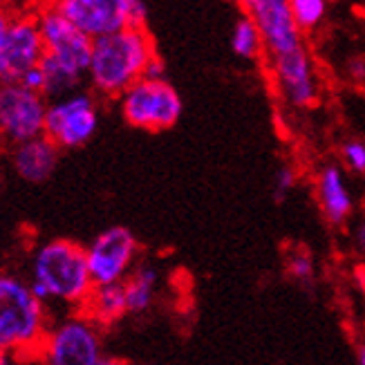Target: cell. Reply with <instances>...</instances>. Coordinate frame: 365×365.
Instances as JSON below:
<instances>
[{"instance_id": "44dd1931", "label": "cell", "mask_w": 365, "mask_h": 365, "mask_svg": "<svg viewBox=\"0 0 365 365\" xmlns=\"http://www.w3.org/2000/svg\"><path fill=\"white\" fill-rule=\"evenodd\" d=\"M287 272L298 282H309L314 278V274H316V262L312 258V253H307V251H294V253H289Z\"/></svg>"}, {"instance_id": "52a82bcc", "label": "cell", "mask_w": 365, "mask_h": 365, "mask_svg": "<svg viewBox=\"0 0 365 365\" xmlns=\"http://www.w3.org/2000/svg\"><path fill=\"white\" fill-rule=\"evenodd\" d=\"M45 94L29 90L21 81H0V135L9 144L45 135Z\"/></svg>"}, {"instance_id": "6da1fadb", "label": "cell", "mask_w": 365, "mask_h": 365, "mask_svg": "<svg viewBox=\"0 0 365 365\" xmlns=\"http://www.w3.org/2000/svg\"><path fill=\"white\" fill-rule=\"evenodd\" d=\"M155 43L146 27H123L94 38L88 78L92 88L106 97H121L146 74L155 56Z\"/></svg>"}, {"instance_id": "4316f807", "label": "cell", "mask_w": 365, "mask_h": 365, "mask_svg": "<svg viewBox=\"0 0 365 365\" xmlns=\"http://www.w3.org/2000/svg\"><path fill=\"white\" fill-rule=\"evenodd\" d=\"M347 72H350L354 81H365V58L354 56L350 63H347Z\"/></svg>"}, {"instance_id": "f546056e", "label": "cell", "mask_w": 365, "mask_h": 365, "mask_svg": "<svg viewBox=\"0 0 365 365\" xmlns=\"http://www.w3.org/2000/svg\"><path fill=\"white\" fill-rule=\"evenodd\" d=\"M237 3H240V5H245V7L249 9L251 5H256V3H258V0H237Z\"/></svg>"}, {"instance_id": "8fae6325", "label": "cell", "mask_w": 365, "mask_h": 365, "mask_svg": "<svg viewBox=\"0 0 365 365\" xmlns=\"http://www.w3.org/2000/svg\"><path fill=\"white\" fill-rule=\"evenodd\" d=\"M272 76L280 97L294 108H312L319 101V76L305 45L272 56Z\"/></svg>"}, {"instance_id": "7c38bea8", "label": "cell", "mask_w": 365, "mask_h": 365, "mask_svg": "<svg viewBox=\"0 0 365 365\" xmlns=\"http://www.w3.org/2000/svg\"><path fill=\"white\" fill-rule=\"evenodd\" d=\"M45 56V43L38 16H14L3 58V76L0 81H19V78L36 68Z\"/></svg>"}, {"instance_id": "7a4b0ae2", "label": "cell", "mask_w": 365, "mask_h": 365, "mask_svg": "<svg viewBox=\"0 0 365 365\" xmlns=\"http://www.w3.org/2000/svg\"><path fill=\"white\" fill-rule=\"evenodd\" d=\"M29 284L43 303L56 300L81 307L94 287L86 249L63 237L41 245L31 260Z\"/></svg>"}, {"instance_id": "ba28073f", "label": "cell", "mask_w": 365, "mask_h": 365, "mask_svg": "<svg viewBox=\"0 0 365 365\" xmlns=\"http://www.w3.org/2000/svg\"><path fill=\"white\" fill-rule=\"evenodd\" d=\"M99 128V113L92 94L70 92L47 106L45 135L58 148H78L88 144Z\"/></svg>"}, {"instance_id": "cb8c5ba5", "label": "cell", "mask_w": 365, "mask_h": 365, "mask_svg": "<svg viewBox=\"0 0 365 365\" xmlns=\"http://www.w3.org/2000/svg\"><path fill=\"white\" fill-rule=\"evenodd\" d=\"M14 16L5 3H0V76H3V58H5V43H7V34H9V27Z\"/></svg>"}, {"instance_id": "5b68a950", "label": "cell", "mask_w": 365, "mask_h": 365, "mask_svg": "<svg viewBox=\"0 0 365 365\" xmlns=\"http://www.w3.org/2000/svg\"><path fill=\"white\" fill-rule=\"evenodd\" d=\"M54 5L92 38L123 27H146L148 19L144 0H56Z\"/></svg>"}, {"instance_id": "7402d4cb", "label": "cell", "mask_w": 365, "mask_h": 365, "mask_svg": "<svg viewBox=\"0 0 365 365\" xmlns=\"http://www.w3.org/2000/svg\"><path fill=\"white\" fill-rule=\"evenodd\" d=\"M341 155H343L345 166L352 173H356V175H365V141H359V139L345 141L343 148H341Z\"/></svg>"}, {"instance_id": "e0dca14e", "label": "cell", "mask_w": 365, "mask_h": 365, "mask_svg": "<svg viewBox=\"0 0 365 365\" xmlns=\"http://www.w3.org/2000/svg\"><path fill=\"white\" fill-rule=\"evenodd\" d=\"M157 282H160V274L153 264H139L133 274H128V278L123 280V287L130 314H144L153 305Z\"/></svg>"}, {"instance_id": "4fadbf2b", "label": "cell", "mask_w": 365, "mask_h": 365, "mask_svg": "<svg viewBox=\"0 0 365 365\" xmlns=\"http://www.w3.org/2000/svg\"><path fill=\"white\" fill-rule=\"evenodd\" d=\"M269 56L296 50L303 45V29L296 23L289 0H258L249 7Z\"/></svg>"}, {"instance_id": "d4e9b609", "label": "cell", "mask_w": 365, "mask_h": 365, "mask_svg": "<svg viewBox=\"0 0 365 365\" xmlns=\"http://www.w3.org/2000/svg\"><path fill=\"white\" fill-rule=\"evenodd\" d=\"M19 81L23 83V86H27L29 90H36V92H43V88H45V76H43V70H41V63L36 68H31V70H27Z\"/></svg>"}, {"instance_id": "5bb4252c", "label": "cell", "mask_w": 365, "mask_h": 365, "mask_svg": "<svg viewBox=\"0 0 365 365\" xmlns=\"http://www.w3.org/2000/svg\"><path fill=\"white\" fill-rule=\"evenodd\" d=\"M58 164V146L47 135L16 144L14 168L25 182H45Z\"/></svg>"}, {"instance_id": "4dcf8cb0", "label": "cell", "mask_w": 365, "mask_h": 365, "mask_svg": "<svg viewBox=\"0 0 365 365\" xmlns=\"http://www.w3.org/2000/svg\"><path fill=\"white\" fill-rule=\"evenodd\" d=\"M54 3H56V0H54Z\"/></svg>"}, {"instance_id": "277c9868", "label": "cell", "mask_w": 365, "mask_h": 365, "mask_svg": "<svg viewBox=\"0 0 365 365\" xmlns=\"http://www.w3.org/2000/svg\"><path fill=\"white\" fill-rule=\"evenodd\" d=\"M121 115L133 128L160 133L173 128L182 117V99L166 78L141 76L121 94Z\"/></svg>"}, {"instance_id": "83f0119b", "label": "cell", "mask_w": 365, "mask_h": 365, "mask_svg": "<svg viewBox=\"0 0 365 365\" xmlns=\"http://www.w3.org/2000/svg\"><path fill=\"white\" fill-rule=\"evenodd\" d=\"M354 242H356V249L365 256V220L359 222V227H356V233H354Z\"/></svg>"}, {"instance_id": "30bf717a", "label": "cell", "mask_w": 365, "mask_h": 365, "mask_svg": "<svg viewBox=\"0 0 365 365\" xmlns=\"http://www.w3.org/2000/svg\"><path fill=\"white\" fill-rule=\"evenodd\" d=\"M137 237L125 227H110L101 231L86 249L94 284L121 282L128 278L137 258Z\"/></svg>"}, {"instance_id": "3957f363", "label": "cell", "mask_w": 365, "mask_h": 365, "mask_svg": "<svg viewBox=\"0 0 365 365\" xmlns=\"http://www.w3.org/2000/svg\"><path fill=\"white\" fill-rule=\"evenodd\" d=\"M45 336V303L29 282L0 274V352H11L16 359L41 356Z\"/></svg>"}, {"instance_id": "ffe728a7", "label": "cell", "mask_w": 365, "mask_h": 365, "mask_svg": "<svg viewBox=\"0 0 365 365\" xmlns=\"http://www.w3.org/2000/svg\"><path fill=\"white\" fill-rule=\"evenodd\" d=\"M289 5L300 29L312 31L325 21L329 0H289Z\"/></svg>"}, {"instance_id": "8992f818", "label": "cell", "mask_w": 365, "mask_h": 365, "mask_svg": "<svg viewBox=\"0 0 365 365\" xmlns=\"http://www.w3.org/2000/svg\"><path fill=\"white\" fill-rule=\"evenodd\" d=\"M88 316H74L47 329L41 347V359L50 365H103L101 339Z\"/></svg>"}, {"instance_id": "9c48e42d", "label": "cell", "mask_w": 365, "mask_h": 365, "mask_svg": "<svg viewBox=\"0 0 365 365\" xmlns=\"http://www.w3.org/2000/svg\"><path fill=\"white\" fill-rule=\"evenodd\" d=\"M38 23L43 31L45 54L58 61L61 66L70 68L74 74L86 76L94 38L88 36L83 29H78L70 19H66L56 5L43 9L38 14Z\"/></svg>"}, {"instance_id": "603a6c76", "label": "cell", "mask_w": 365, "mask_h": 365, "mask_svg": "<svg viewBox=\"0 0 365 365\" xmlns=\"http://www.w3.org/2000/svg\"><path fill=\"white\" fill-rule=\"evenodd\" d=\"M296 180H298L296 178V170L292 166H280L276 170V175H274V197L278 202H282L294 190Z\"/></svg>"}, {"instance_id": "484cf974", "label": "cell", "mask_w": 365, "mask_h": 365, "mask_svg": "<svg viewBox=\"0 0 365 365\" xmlns=\"http://www.w3.org/2000/svg\"><path fill=\"white\" fill-rule=\"evenodd\" d=\"M164 74H166V63L155 54V56L148 61L146 74H144V76H148V78H164Z\"/></svg>"}, {"instance_id": "9a60e30c", "label": "cell", "mask_w": 365, "mask_h": 365, "mask_svg": "<svg viewBox=\"0 0 365 365\" xmlns=\"http://www.w3.org/2000/svg\"><path fill=\"white\" fill-rule=\"evenodd\" d=\"M316 193H319V204L325 220L329 225L341 227L347 222V217L354 211V197L352 190L345 182L343 168L329 164L321 170L319 184H316Z\"/></svg>"}, {"instance_id": "ac0fdd59", "label": "cell", "mask_w": 365, "mask_h": 365, "mask_svg": "<svg viewBox=\"0 0 365 365\" xmlns=\"http://www.w3.org/2000/svg\"><path fill=\"white\" fill-rule=\"evenodd\" d=\"M231 50L242 61H256L264 52V41L260 36L256 21L251 19V14H245L235 21L231 31Z\"/></svg>"}, {"instance_id": "2e32d148", "label": "cell", "mask_w": 365, "mask_h": 365, "mask_svg": "<svg viewBox=\"0 0 365 365\" xmlns=\"http://www.w3.org/2000/svg\"><path fill=\"white\" fill-rule=\"evenodd\" d=\"M83 307V316L97 325H110L128 314V300H125V287L121 282H99L88 294Z\"/></svg>"}, {"instance_id": "d6986e66", "label": "cell", "mask_w": 365, "mask_h": 365, "mask_svg": "<svg viewBox=\"0 0 365 365\" xmlns=\"http://www.w3.org/2000/svg\"><path fill=\"white\" fill-rule=\"evenodd\" d=\"M41 70H43V76H45L43 94H45V97H52V99H58V97H63V94L74 92L78 81L83 78V76L74 74L70 68L61 66L58 61L50 58L47 54L41 61Z\"/></svg>"}, {"instance_id": "f1b7e54d", "label": "cell", "mask_w": 365, "mask_h": 365, "mask_svg": "<svg viewBox=\"0 0 365 365\" xmlns=\"http://www.w3.org/2000/svg\"><path fill=\"white\" fill-rule=\"evenodd\" d=\"M356 363L359 365H365V341L359 345V350H356Z\"/></svg>"}]
</instances>
